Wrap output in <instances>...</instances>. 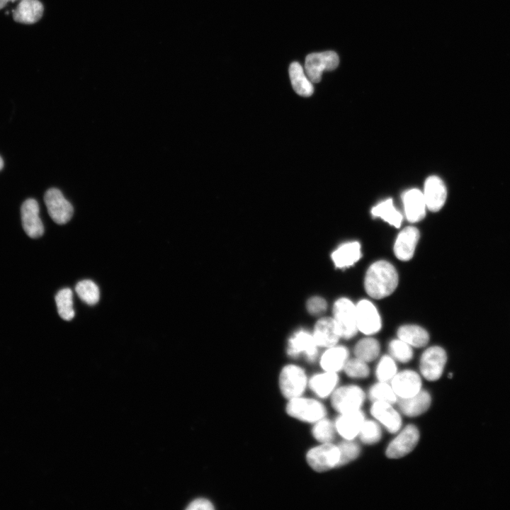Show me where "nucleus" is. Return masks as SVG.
<instances>
[{
	"instance_id": "f257e3e1",
	"label": "nucleus",
	"mask_w": 510,
	"mask_h": 510,
	"mask_svg": "<svg viewBox=\"0 0 510 510\" xmlns=\"http://www.w3.org/2000/svg\"><path fill=\"white\" fill-rule=\"evenodd\" d=\"M397 284V272L387 261L374 262L366 271L364 288L368 295L373 298L382 299L390 295L395 290Z\"/></svg>"
},
{
	"instance_id": "f03ea898",
	"label": "nucleus",
	"mask_w": 510,
	"mask_h": 510,
	"mask_svg": "<svg viewBox=\"0 0 510 510\" xmlns=\"http://www.w3.org/2000/svg\"><path fill=\"white\" fill-rule=\"evenodd\" d=\"M367 394L355 384L338 386L330 396L332 408L339 414L361 409Z\"/></svg>"
},
{
	"instance_id": "7ed1b4c3",
	"label": "nucleus",
	"mask_w": 510,
	"mask_h": 510,
	"mask_svg": "<svg viewBox=\"0 0 510 510\" xmlns=\"http://www.w3.org/2000/svg\"><path fill=\"white\" fill-rule=\"evenodd\" d=\"M287 414L300 421L314 424L326 417L327 409L319 400L302 396L288 400Z\"/></svg>"
},
{
	"instance_id": "20e7f679",
	"label": "nucleus",
	"mask_w": 510,
	"mask_h": 510,
	"mask_svg": "<svg viewBox=\"0 0 510 510\" xmlns=\"http://www.w3.org/2000/svg\"><path fill=\"white\" fill-rule=\"evenodd\" d=\"M341 458L338 444L333 442L320 443L311 448L306 453V460L316 472H323L339 468Z\"/></svg>"
},
{
	"instance_id": "39448f33",
	"label": "nucleus",
	"mask_w": 510,
	"mask_h": 510,
	"mask_svg": "<svg viewBox=\"0 0 510 510\" xmlns=\"http://www.w3.org/2000/svg\"><path fill=\"white\" fill-rule=\"evenodd\" d=\"M395 434L385 450L386 456L390 459H399L407 455L416 447L420 439L419 429L414 424L402 426Z\"/></svg>"
},
{
	"instance_id": "423d86ee",
	"label": "nucleus",
	"mask_w": 510,
	"mask_h": 510,
	"mask_svg": "<svg viewBox=\"0 0 510 510\" xmlns=\"http://www.w3.org/2000/svg\"><path fill=\"white\" fill-rule=\"evenodd\" d=\"M278 382L282 395L288 400L302 396L308 385L305 370L301 367L293 364L287 365L282 368Z\"/></svg>"
},
{
	"instance_id": "0eeeda50",
	"label": "nucleus",
	"mask_w": 510,
	"mask_h": 510,
	"mask_svg": "<svg viewBox=\"0 0 510 510\" xmlns=\"http://www.w3.org/2000/svg\"><path fill=\"white\" fill-rule=\"evenodd\" d=\"M446 362L447 354L442 347L438 346L429 347L422 353L420 358V375L428 381H436L443 375Z\"/></svg>"
},
{
	"instance_id": "6e6552de",
	"label": "nucleus",
	"mask_w": 510,
	"mask_h": 510,
	"mask_svg": "<svg viewBox=\"0 0 510 510\" xmlns=\"http://www.w3.org/2000/svg\"><path fill=\"white\" fill-rule=\"evenodd\" d=\"M333 314L341 337L346 339L353 337L358 331L356 305L348 298H339L334 305Z\"/></svg>"
},
{
	"instance_id": "1a4fd4ad",
	"label": "nucleus",
	"mask_w": 510,
	"mask_h": 510,
	"mask_svg": "<svg viewBox=\"0 0 510 510\" xmlns=\"http://www.w3.org/2000/svg\"><path fill=\"white\" fill-rule=\"evenodd\" d=\"M339 63V56L334 51L314 52L306 57L305 69L309 79L312 83H318L324 71L335 69Z\"/></svg>"
},
{
	"instance_id": "9d476101",
	"label": "nucleus",
	"mask_w": 510,
	"mask_h": 510,
	"mask_svg": "<svg viewBox=\"0 0 510 510\" xmlns=\"http://www.w3.org/2000/svg\"><path fill=\"white\" fill-rule=\"evenodd\" d=\"M44 201L49 215L55 222L64 225L70 220L74 212L73 207L59 189H48L45 194Z\"/></svg>"
},
{
	"instance_id": "9b49d317",
	"label": "nucleus",
	"mask_w": 510,
	"mask_h": 510,
	"mask_svg": "<svg viewBox=\"0 0 510 510\" xmlns=\"http://www.w3.org/2000/svg\"><path fill=\"white\" fill-rule=\"evenodd\" d=\"M390 382L398 400L414 396L423 389L421 375L412 369L398 371Z\"/></svg>"
},
{
	"instance_id": "f8f14e48",
	"label": "nucleus",
	"mask_w": 510,
	"mask_h": 510,
	"mask_svg": "<svg viewBox=\"0 0 510 510\" xmlns=\"http://www.w3.org/2000/svg\"><path fill=\"white\" fill-rule=\"evenodd\" d=\"M394 405L385 402H373L370 407L373 418L392 434H395L402 427V414Z\"/></svg>"
},
{
	"instance_id": "ddd939ff",
	"label": "nucleus",
	"mask_w": 510,
	"mask_h": 510,
	"mask_svg": "<svg viewBox=\"0 0 510 510\" xmlns=\"http://www.w3.org/2000/svg\"><path fill=\"white\" fill-rule=\"evenodd\" d=\"M356 307L358 331L366 335L378 332L381 328V318L373 302L364 299L360 300Z\"/></svg>"
},
{
	"instance_id": "4468645a",
	"label": "nucleus",
	"mask_w": 510,
	"mask_h": 510,
	"mask_svg": "<svg viewBox=\"0 0 510 510\" xmlns=\"http://www.w3.org/2000/svg\"><path fill=\"white\" fill-rule=\"evenodd\" d=\"M366 419L362 409L339 414L334 422L336 433L342 439L355 440Z\"/></svg>"
},
{
	"instance_id": "2eb2a0df",
	"label": "nucleus",
	"mask_w": 510,
	"mask_h": 510,
	"mask_svg": "<svg viewBox=\"0 0 510 510\" xmlns=\"http://www.w3.org/2000/svg\"><path fill=\"white\" fill-rule=\"evenodd\" d=\"M317 348L313 335L307 331L300 329L289 339L287 352L292 357L305 354L307 360L314 361L317 356Z\"/></svg>"
},
{
	"instance_id": "dca6fc26",
	"label": "nucleus",
	"mask_w": 510,
	"mask_h": 510,
	"mask_svg": "<svg viewBox=\"0 0 510 510\" xmlns=\"http://www.w3.org/2000/svg\"><path fill=\"white\" fill-rule=\"evenodd\" d=\"M39 205L33 198L27 199L21 205V220L24 231L30 238L42 235L44 227L39 217Z\"/></svg>"
},
{
	"instance_id": "f3484780",
	"label": "nucleus",
	"mask_w": 510,
	"mask_h": 510,
	"mask_svg": "<svg viewBox=\"0 0 510 510\" xmlns=\"http://www.w3.org/2000/svg\"><path fill=\"white\" fill-rule=\"evenodd\" d=\"M431 403V393L423 388L414 396L406 399H399L397 404L402 415L407 417H416L426 413Z\"/></svg>"
},
{
	"instance_id": "a211bd4d",
	"label": "nucleus",
	"mask_w": 510,
	"mask_h": 510,
	"mask_svg": "<svg viewBox=\"0 0 510 510\" xmlns=\"http://www.w3.org/2000/svg\"><path fill=\"white\" fill-rule=\"evenodd\" d=\"M312 335L317 346L325 348L336 345L341 338L339 329L332 317L319 319L314 326Z\"/></svg>"
},
{
	"instance_id": "6ab92c4d",
	"label": "nucleus",
	"mask_w": 510,
	"mask_h": 510,
	"mask_svg": "<svg viewBox=\"0 0 510 510\" xmlns=\"http://www.w3.org/2000/svg\"><path fill=\"white\" fill-rule=\"evenodd\" d=\"M424 197L426 208L433 212L438 211L444 205L447 191L443 181L436 176H429L425 181Z\"/></svg>"
},
{
	"instance_id": "aec40b11",
	"label": "nucleus",
	"mask_w": 510,
	"mask_h": 510,
	"mask_svg": "<svg viewBox=\"0 0 510 510\" xmlns=\"http://www.w3.org/2000/svg\"><path fill=\"white\" fill-rule=\"evenodd\" d=\"M419 239V230L412 226L404 228L397 235L394 244L395 256L401 261H409L414 255Z\"/></svg>"
},
{
	"instance_id": "412c9836",
	"label": "nucleus",
	"mask_w": 510,
	"mask_h": 510,
	"mask_svg": "<svg viewBox=\"0 0 510 510\" xmlns=\"http://www.w3.org/2000/svg\"><path fill=\"white\" fill-rule=\"evenodd\" d=\"M402 200L405 215L409 222H416L425 217L426 205L421 191L410 189L404 193Z\"/></svg>"
},
{
	"instance_id": "4be33fe9",
	"label": "nucleus",
	"mask_w": 510,
	"mask_h": 510,
	"mask_svg": "<svg viewBox=\"0 0 510 510\" xmlns=\"http://www.w3.org/2000/svg\"><path fill=\"white\" fill-rule=\"evenodd\" d=\"M339 376L338 373L325 371L317 373L308 380V386L318 397H330L338 387Z\"/></svg>"
},
{
	"instance_id": "5701e85b",
	"label": "nucleus",
	"mask_w": 510,
	"mask_h": 510,
	"mask_svg": "<svg viewBox=\"0 0 510 510\" xmlns=\"http://www.w3.org/2000/svg\"><path fill=\"white\" fill-rule=\"evenodd\" d=\"M349 352L343 346H333L327 348L320 358V366L325 371L339 373L343 370L348 360Z\"/></svg>"
},
{
	"instance_id": "b1692460",
	"label": "nucleus",
	"mask_w": 510,
	"mask_h": 510,
	"mask_svg": "<svg viewBox=\"0 0 510 510\" xmlns=\"http://www.w3.org/2000/svg\"><path fill=\"white\" fill-rule=\"evenodd\" d=\"M43 6L38 0H20L13 11V18L16 22L31 24L40 19Z\"/></svg>"
},
{
	"instance_id": "393cba45",
	"label": "nucleus",
	"mask_w": 510,
	"mask_h": 510,
	"mask_svg": "<svg viewBox=\"0 0 510 510\" xmlns=\"http://www.w3.org/2000/svg\"><path fill=\"white\" fill-rule=\"evenodd\" d=\"M331 256L336 268L353 266L361 256V245L358 242L344 243L334 251Z\"/></svg>"
},
{
	"instance_id": "a878e982",
	"label": "nucleus",
	"mask_w": 510,
	"mask_h": 510,
	"mask_svg": "<svg viewBox=\"0 0 510 510\" xmlns=\"http://www.w3.org/2000/svg\"><path fill=\"white\" fill-rule=\"evenodd\" d=\"M289 75L294 91L302 96H310L314 92L312 82L305 74L302 67L293 62L289 67Z\"/></svg>"
},
{
	"instance_id": "bb28decb",
	"label": "nucleus",
	"mask_w": 510,
	"mask_h": 510,
	"mask_svg": "<svg viewBox=\"0 0 510 510\" xmlns=\"http://www.w3.org/2000/svg\"><path fill=\"white\" fill-rule=\"evenodd\" d=\"M397 336L412 347L421 348L427 345L429 341L428 332L420 326L407 324L397 330Z\"/></svg>"
},
{
	"instance_id": "cd10ccee",
	"label": "nucleus",
	"mask_w": 510,
	"mask_h": 510,
	"mask_svg": "<svg viewBox=\"0 0 510 510\" xmlns=\"http://www.w3.org/2000/svg\"><path fill=\"white\" fill-rule=\"evenodd\" d=\"M367 397L373 402H385L396 404L398 397L394 392L390 382L378 380L368 389Z\"/></svg>"
},
{
	"instance_id": "c85d7f7f",
	"label": "nucleus",
	"mask_w": 510,
	"mask_h": 510,
	"mask_svg": "<svg viewBox=\"0 0 510 510\" xmlns=\"http://www.w3.org/2000/svg\"><path fill=\"white\" fill-rule=\"evenodd\" d=\"M374 217H378L395 227H400L402 220V214L395 208L392 199L384 200L371 210Z\"/></svg>"
},
{
	"instance_id": "c756f323",
	"label": "nucleus",
	"mask_w": 510,
	"mask_h": 510,
	"mask_svg": "<svg viewBox=\"0 0 510 510\" xmlns=\"http://www.w3.org/2000/svg\"><path fill=\"white\" fill-rule=\"evenodd\" d=\"M380 352L379 342L374 338L366 337L358 341L354 346L355 357L369 363L375 360Z\"/></svg>"
},
{
	"instance_id": "7c9ffc66",
	"label": "nucleus",
	"mask_w": 510,
	"mask_h": 510,
	"mask_svg": "<svg viewBox=\"0 0 510 510\" xmlns=\"http://www.w3.org/2000/svg\"><path fill=\"white\" fill-rule=\"evenodd\" d=\"M382 437V426L375 419H366L358 438L365 445H374Z\"/></svg>"
},
{
	"instance_id": "2f4dec72",
	"label": "nucleus",
	"mask_w": 510,
	"mask_h": 510,
	"mask_svg": "<svg viewBox=\"0 0 510 510\" xmlns=\"http://www.w3.org/2000/svg\"><path fill=\"white\" fill-rule=\"evenodd\" d=\"M58 314L62 319L69 321L74 317L73 293L70 288L60 290L55 296Z\"/></svg>"
},
{
	"instance_id": "473e14b6",
	"label": "nucleus",
	"mask_w": 510,
	"mask_h": 510,
	"mask_svg": "<svg viewBox=\"0 0 510 510\" xmlns=\"http://www.w3.org/2000/svg\"><path fill=\"white\" fill-rule=\"evenodd\" d=\"M336 434L334 423L326 417L314 423L312 428V436L319 443L333 442Z\"/></svg>"
},
{
	"instance_id": "72a5a7b5",
	"label": "nucleus",
	"mask_w": 510,
	"mask_h": 510,
	"mask_svg": "<svg viewBox=\"0 0 510 510\" xmlns=\"http://www.w3.org/2000/svg\"><path fill=\"white\" fill-rule=\"evenodd\" d=\"M397 372L396 361L390 355H384L376 366L375 375L377 380L390 382Z\"/></svg>"
},
{
	"instance_id": "f704fd0d",
	"label": "nucleus",
	"mask_w": 510,
	"mask_h": 510,
	"mask_svg": "<svg viewBox=\"0 0 510 510\" xmlns=\"http://www.w3.org/2000/svg\"><path fill=\"white\" fill-rule=\"evenodd\" d=\"M75 290L79 298L89 305H94L99 300V289L91 280L79 282L75 287Z\"/></svg>"
},
{
	"instance_id": "c9c22d12",
	"label": "nucleus",
	"mask_w": 510,
	"mask_h": 510,
	"mask_svg": "<svg viewBox=\"0 0 510 510\" xmlns=\"http://www.w3.org/2000/svg\"><path fill=\"white\" fill-rule=\"evenodd\" d=\"M388 351L390 355L400 363H408L413 358L412 346L399 338L390 342Z\"/></svg>"
},
{
	"instance_id": "e433bc0d",
	"label": "nucleus",
	"mask_w": 510,
	"mask_h": 510,
	"mask_svg": "<svg viewBox=\"0 0 510 510\" xmlns=\"http://www.w3.org/2000/svg\"><path fill=\"white\" fill-rule=\"evenodd\" d=\"M338 446L341 453L339 468L353 462L359 457L361 453V446L355 440L343 439L338 443Z\"/></svg>"
},
{
	"instance_id": "4c0bfd02",
	"label": "nucleus",
	"mask_w": 510,
	"mask_h": 510,
	"mask_svg": "<svg viewBox=\"0 0 510 510\" xmlns=\"http://www.w3.org/2000/svg\"><path fill=\"white\" fill-rule=\"evenodd\" d=\"M343 370L352 379H364L370 375V368L368 363L355 357L348 358Z\"/></svg>"
},
{
	"instance_id": "58836bf2",
	"label": "nucleus",
	"mask_w": 510,
	"mask_h": 510,
	"mask_svg": "<svg viewBox=\"0 0 510 510\" xmlns=\"http://www.w3.org/2000/svg\"><path fill=\"white\" fill-rule=\"evenodd\" d=\"M327 305L325 300L318 296L310 298L307 302V310L314 315L322 314L326 310Z\"/></svg>"
},
{
	"instance_id": "ea45409f",
	"label": "nucleus",
	"mask_w": 510,
	"mask_h": 510,
	"mask_svg": "<svg viewBox=\"0 0 510 510\" xmlns=\"http://www.w3.org/2000/svg\"><path fill=\"white\" fill-rule=\"evenodd\" d=\"M214 509L215 507L212 502L210 500L203 498L196 499L193 500L189 504L188 506L186 508V509L188 510H212Z\"/></svg>"
},
{
	"instance_id": "a19ab883",
	"label": "nucleus",
	"mask_w": 510,
	"mask_h": 510,
	"mask_svg": "<svg viewBox=\"0 0 510 510\" xmlns=\"http://www.w3.org/2000/svg\"><path fill=\"white\" fill-rule=\"evenodd\" d=\"M18 0H0V9L3 8L8 2H14Z\"/></svg>"
},
{
	"instance_id": "79ce46f5",
	"label": "nucleus",
	"mask_w": 510,
	"mask_h": 510,
	"mask_svg": "<svg viewBox=\"0 0 510 510\" xmlns=\"http://www.w3.org/2000/svg\"><path fill=\"white\" fill-rule=\"evenodd\" d=\"M4 166V162L1 157H0V170L3 168Z\"/></svg>"
}]
</instances>
